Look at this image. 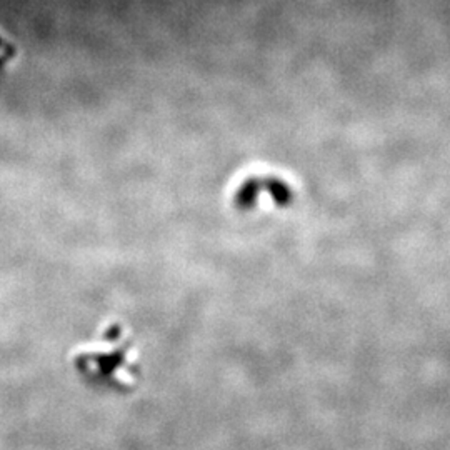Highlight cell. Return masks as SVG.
I'll return each mask as SVG.
<instances>
[{"label": "cell", "mask_w": 450, "mask_h": 450, "mask_svg": "<svg viewBox=\"0 0 450 450\" xmlns=\"http://www.w3.org/2000/svg\"><path fill=\"white\" fill-rule=\"evenodd\" d=\"M72 365L84 379L104 384H120L132 375L134 344L120 322L104 325L94 342L75 349Z\"/></svg>", "instance_id": "1"}, {"label": "cell", "mask_w": 450, "mask_h": 450, "mask_svg": "<svg viewBox=\"0 0 450 450\" xmlns=\"http://www.w3.org/2000/svg\"><path fill=\"white\" fill-rule=\"evenodd\" d=\"M294 180L271 167H255L245 172L232 188V206L239 212L280 211L294 204Z\"/></svg>", "instance_id": "2"}, {"label": "cell", "mask_w": 450, "mask_h": 450, "mask_svg": "<svg viewBox=\"0 0 450 450\" xmlns=\"http://www.w3.org/2000/svg\"><path fill=\"white\" fill-rule=\"evenodd\" d=\"M15 57H17V49H15L14 43L0 35V79L7 74Z\"/></svg>", "instance_id": "3"}]
</instances>
